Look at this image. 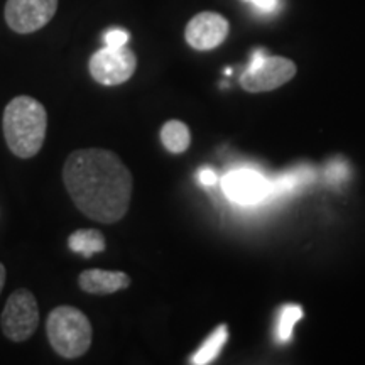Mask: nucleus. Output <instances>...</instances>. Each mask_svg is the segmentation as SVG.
<instances>
[{
    "label": "nucleus",
    "instance_id": "1",
    "mask_svg": "<svg viewBox=\"0 0 365 365\" xmlns=\"http://www.w3.org/2000/svg\"><path fill=\"white\" fill-rule=\"evenodd\" d=\"M63 181L76 208L93 222L112 225L130 207L134 180L112 150H73L63 166Z\"/></svg>",
    "mask_w": 365,
    "mask_h": 365
},
{
    "label": "nucleus",
    "instance_id": "2",
    "mask_svg": "<svg viewBox=\"0 0 365 365\" xmlns=\"http://www.w3.org/2000/svg\"><path fill=\"white\" fill-rule=\"evenodd\" d=\"M4 137L14 156L34 158L43 148L48 129L44 105L33 97H17L7 103L2 118Z\"/></svg>",
    "mask_w": 365,
    "mask_h": 365
},
{
    "label": "nucleus",
    "instance_id": "3",
    "mask_svg": "<svg viewBox=\"0 0 365 365\" xmlns=\"http://www.w3.org/2000/svg\"><path fill=\"white\" fill-rule=\"evenodd\" d=\"M46 333L53 350L63 359H80L88 352L93 339V330L86 314L68 304L54 308L49 313Z\"/></svg>",
    "mask_w": 365,
    "mask_h": 365
},
{
    "label": "nucleus",
    "instance_id": "4",
    "mask_svg": "<svg viewBox=\"0 0 365 365\" xmlns=\"http://www.w3.org/2000/svg\"><path fill=\"white\" fill-rule=\"evenodd\" d=\"M296 75V66L291 59L281 56H266L262 49L252 54L250 65L240 78V85L250 93H261L279 88Z\"/></svg>",
    "mask_w": 365,
    "mask_h": 365
},
{
    "label": "nucleus",
    "instance_id": "5",
    "mask_svg": "<svg viewBox=\"0 0 365 365\" xmlns=\"http://www.w3.org/2000/svg\"><path fill=\"white\" fill-rule=\"evenodd\" d=\"M4 335L12 341H26L39 327V307L36 296L27 289H17L9 296L0 314Z\"/></svg>",
    "mask_w": 365,
    "mask_h": 365
},
{
    "label": "nucleus",
    "instance_id": "6",
    "mask_svg": "<svg viewBox=\"0 0 365 365\" xmlns=\"http://www.w3.org/2000/svg\"><path fill=\"white\" fill-rule=\"evenodd\" d=\"M90 75L103 86H115L132 78L137 68V58L127 46L110 48L105 46L90 58Z\"/></svg>",
    "mask_w": 365,
    "mask_h": 365
},
{
    "label": "nucleus",
    "instance_id": "7",
    "mask_svg": "<svg viewBox=\"0 0 365 365\" xmlns=\"http://www.w3.org/2000/svg\"><path fill=\"white\" fill-rule=\"evenodd\" d=\"M58 11V0H7V26L14 33L31 34L43 29Z\"/></svg>",
    "mask_w": 365,
    "mask_h": 365
},
{
    "label": "nucleus",
    "instance_id": "8",
    "mask_svg": "<svg viewBox=\"0 0 365 365\" xmlns=\"http://www.w3.org/2000/svg\"><path fill=\"white\" fill-rule=\"evenodd\" d=\"M222 188L232 202L240 205H257L267 200L269 180L255 170L239 168V170H232L223 176Z\"/></svg>",
    "mask_w": 365,
    "mask_h": 365
},
{
    "label": "nucleus",
    "instance_id": "9",
    "mask_svg": "<svg viewBox=\"0 0 365 365\" xmlns=\"http://www.w3.org/2000/svg\"><path fill=\"white\" fill-rule=\"evenodd\" d=\"M228 36V22L217 12H202L188 22L185 31L186 43L198 51L220 46Z\"/></svg>",
    "mask_w": 365,
    "mask_h": 365
},
{
    "label": "nucleus",
    "instance_id": "10",
    "mask_svg": "<svg viewBox=\"0 0 365 365\" xmlns=\"http://www.w3.org/2000/svg\"><path fill=\"white\" fill-rule=\"evenodd\" d=\"M78 284L81 291L95 296L113 294L130 286L129 274L105 269H86L80 274Z\"/></svg>",
    "mask_w": 365,
    "mask_h": 365
},
{
    "label": "nucleus",
    "instance_id": "11",
    "mask_svg": "<svg viewBox=\"0 0 365 365\" xmlns=\"http://www.w3.org/2000/svg\"><path fill=\"white\" fill-rule=\"evenodd\" d=\"M314 178L313 168H296V170H291L287 173H282L277 178L269 181V198H277V196L293 193L303 185H308Z\"/></svg>",
    "mask_w": 365,
    "mask_h": 365
},
{
    "label": "nucleus",
    "instance_id": "12",
    "mask_svg": "<svg viewBox=\"0 0 365 365\" xmlns=\"http://www.w3.org/2000/svg\"><path fill=\"white\" fill-rule=\"evenodd\" d=\"M68 247L75 254H80L88 259L93 254L103 252L107 244H105L103 234L97 228H80V230L73 232L70 235Z\"/></svg>",
    "mask_w": 365,
    "mask_h": 365
},
{
    "label": "nucleus",
    "instance_id": "13",
    "mask_svg": "<svg viewBox=\"0 0 365 365\" xmlns=\"http://www.w3.org/2000/svg\"><path fill=\"white\" fill-rule=\"evenodd\" d=\"M161 140L170 153L181 154L190 148L191 134L188 125L180 120H170L163 125Z\"/></svg>",
    "mask_w": 365,
    "mask_h": 365
},
{
    "label": "nucleus",
    "instance_id": "14",
    "mask_svg": "<svg viewBox=\"0 0 365 365\" xmlns=\"http://www.w3.org/2000/svg\"><path fill=\"white\" fill-rule=\"evenodd\" d=\"M228 340V328L225 325L218 327L217 330H213L212 335L203 341V345L196 350V354L191 357L190 362L195 365H205L210 364L212 360H215L223 349V345Z\"/></svg>",
    "mask_w": 365,
    "mask_h": 365
},
{
    "label": "nucleus",
    "instance_id": "15",
    "mask_svg": "<svg viewBox=\"0 0 365 365\" xmlns=\"http://www.w3.org/2000/svg\"><path fill=\"white\" fill-rule=\"evenodd\" d=\"M303 317V309L298 304H287L281 309L279 319H277V340L287 341L293 335V328Z\"/></svg>",
    "mask_w": 365,
    "mask_h": 365
},
{
    "label": "nucleus",
    "instance_id": "16",
    "mask_svg": "<svg viewBox=\"0 0 365 365\" xmlns=\"http://www.w3.org/2000/svg\"><path fill=\"white\" fill-rule=\"evenodd\" d=\"M325 175H327V181L330 182V185H339V182H344L349 180L350 171L345 161H341V159H335V161H331L327 166Z\"/></svg>",
    "mask_w": 365,
    "mask_h": 365
},
{
    "label": "nucleus",
    "instance_id": "17",
    "mask_svg": "<svg viewBox=\"0 0 365 365\" xmlns=\"http://www.w3.org/2000/svg\"><path fill=\"white\" fill-rule=\"evenodd\" d=\"M105 46H110V48H122L129 43V33L124 29H110L103 36Z\"/></svg>",
    "mask_w": 365,
    "mask_h": 365
},
{
    "label": "nucleus",
    "instance_id": "18",
    "mask_svg": "<svg viewBox=\"0 0 365 365\" xmlns=\"http://www.w3.org/2000/svg\"><path fill=\"white\" fill-rule=\"evenodd\" d=\"M198 181L205 186H215L218 181V176H217V173L213 170H210V168H203V170H200V173H198Z\"/></svg>",
    "mask_w": 365,
    "mask_h": 365
},
{
    "label": "nucleus",
    "instance_id": "19",
    "mask_svg": "<svg viewBox=\"0 0 365 365\" xmlns=\"http://www.w3.org/2000/svg\"><path fill=\"white\" fill-rule=\"evenodd\" d=\"M244 2L252 4L261 12H272L277 7V0H244Z\"/></svg>",
    "mask_w": 365,
    "mask_h": 365
},
{
    "label": "nucleus",
    "instance_id": "20",
    "mask_svg": "<svg viewBox=\"0 0 365 365\" xmlns=\"http://www.w3.org/2000/svg\"><path fill=\"white\" fill-rule=\"evenodd\" d=\"M6 277H7V274H6V267H4V264L0 262V293H2L4 286H6Z\"/></svg>",
    "mask_w": 365,
    "mask_h": 365
}]
</instances>
